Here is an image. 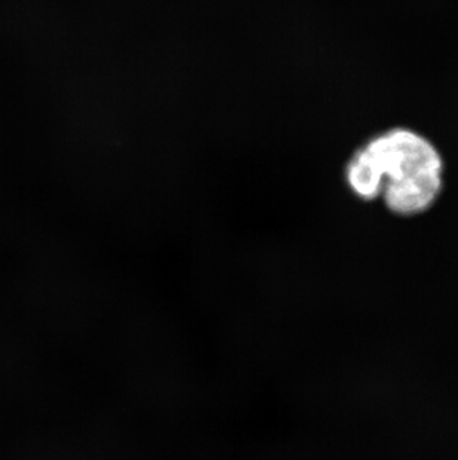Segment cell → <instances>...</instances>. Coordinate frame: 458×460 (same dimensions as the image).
I'll list each match as a JSON object with an SVG mask.
<instances>
[{"mask_svg":"<svg viewBox=\"0 0 458 460\" xmlns=\"http://www.w3.org/2000/svg\"><path fill=\"white\" fill-rule=\"evenodd\" d=\"M444 163L436 146L408 128L369 140L347 165V182L362 200L383 199L403 217L432 208L442 191Z\"/></svg>","mask_w":458,"mask_h":460,"instance_id":"1","label":"cell"}]
</instances>
